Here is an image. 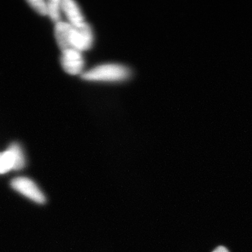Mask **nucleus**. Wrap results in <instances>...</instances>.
<instances>
[{
	"instance_id": "1",
	"label": "nucleus",
	"mask_w": 252,
	"mask_h": 252,
	"mask_svg": "<svg viewBox=\"0 0 252 252\" xmlns=\"http://www.w3.org/2000/svg\"><path fill=\"white\" fill-rule=\"evenodd\" d=\"M128 69L120 64H107L97 67L84 72L82 78L91 81H119L128 77Z\"/></svg>"
},
{
	"instance_id": "2",
	"label": "nucleus",
	"mask_w": 252,
	"mask_h": 252,
	"mask_svg": "<svg viewBox=\"0 0 252 252\" xmlns=\"http://www.w3.org/2000/svg\"><path fill=\"white\" fill-rule=\"evenodd\" d=\"M26 165L22 149L17 143H13L7 150L0 152V175L10 170H20Z\"/></svg>"
},
{
	"instance_id": "3",
	"label": "nucleus",
	"mask_w": 252,
	"mask_h": 252,
	"mask_svg": "<svg viewBox=\"0 0 252 252\" xmlns=\"http://www.w3.org/2000/svg\"><path fill=\"white\" fill-rule=\"evenodd\" d=\"M11 187L16 191L32 200L34 203H46L45 195L41 191V189L36 185L35 182L28 177H18L13 179L11 182Z\"/></svg>"
},
{
	"instance_id": "4",
	"label": "nucleus",
	"mask_w": 252,
	"mask_h": 252,
	"mask_svg": "<svg viewBox=\"0 0 252 252\" xmlns=\"http://www.w3.org/2000/svg\"><path fill=\"white\" fill-rule=\"evenodd\" d=\"M69 46L71 49L79 51H86L92 45L93 34L89 25L86 24L80 28L72 26L69 32Z\"/></svg>"
},
{
	"instance_id": "5",
	"label": "nucleus",
	"mask_w": 252,
	"mask_h": 252,
	"mask_svg": "<svg viewBox=\"0 0 252 252\" xmlns=\"http://www.w3.org/2000/svg\"><path fill=\"white\" fill-rule=\"evenodd\" d=\"M62 53L61 63L64 70L72 75L81 73L84 68V61L80 51L69 49Z\"/></svg>"
},
{
	"instance_id": "6",
	"label": "nucleus",
	"mask_w": 252,
	"mask_h": 252,
	"mask_svg": "<svg viewBox=\"0 0 252 252\" xmlns=\"http://www.w3.org/2000/svg\"><path fill=\"white\" fill-rule=\"evenodd\" d=\"M61 8L69 20V24L74 27L80 28L86 24L80 9L75 1L72 0H63L61 1Z\"/></svg>"
},
{
	"instance_id": "7",
	"label": "nucleus",
	"mask_w": 252,
	"mask_h": 252,
	"mask_svg": "<svg viewBox=\"0 0 252 252\" xmlns=\"http://www.w3.org/2000/svg\"><path fill=\"white\" fill-rule=\"evenodd\" d=\"M72 25L69 23L61 22L56 23V28H55V35H56V41L60 49L62 52L71 49L69 46V32H70Z\"/></svg>"
},
{
	"instance_id": "8",
	"label": "nucleus",
	"mask_w": 252,
	"mask_h": 252,
	"mask_svg": "<svg viewBox=\"0 0 252 252\" xmlns=\"http://www.w3.org/2000/svg\"><path fill=\"white\" fill-rule=\"evenodd\" d=\"M48 14L51 19L56 23L59 22L60 10L61 8V1L60 0H50L47 2Z\"/></svg>"
},
{
	"instance_id": "9",
	"label": "nucleus",
	"mask_w": 252,
	"mask_h": 252,
	"mask_svg": "<svg viewBox=\"0 0 252 252\" xmlns=\"http://www.w3.org/2000/svg\"><path fill=\"white\" fill-rule=\"evenodd\" d=\"M28 2L39 14L42 15V16L48 14L47 2L46 1H43V0H31Z\"/></svg>"
},
{
	"instance_id": "10",
	"label": "nucleus",
	"mask_w": 252,
	"mask_h": 252,
	"mask_svg": "<svg viewBox=\"0 0 252 252\" xmlns=\"http://www.w3.org/2000/svg\"><path fill=\"white\" fill-rule=\"evenodd\" d=\"M213 252H228V251L224 247H219Z\"/></svg>"
}]
</instances>
